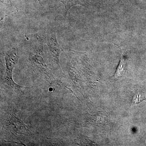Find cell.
<instances>
[{
    "label": "cell",
    "mask_w": 146,
    "mask_h": 146,
    "mask_svg": "<svg viewBox=\"0 0 146 146\" xmlns=\"http://www.w3.org/2000/svg\"><path fill=\"white\" fill-rule=\"evenodd\" d=\"M146 100V98L143 94H138L132 100V105H136L140 103L143 101Z\"/></svg>",
    "instance_id": "cell-7"
},
{
    "label": "cell",
    "mask_w": 146,
    "mask_h": 146,
    "mask_svg": "<svg viewBox=\"0 0 146 146\" xmlns=\"http://www.w3.org/2000/svg\"><path fill=\"white\" fill-rule=\"evenodd\" d=\"M42 50L37 49L36 50L31 52L29 55L30 60L32 65L37 69L41 74L44 76V78L52 84H58V82L56 80L54 76L51 71L49 69L42 56Z\"/></svg>",
    "instance_id": "cell-3"
},
{
    "label": "cell",
    "mask_w": 146,
    "mask_h": 146,
    "mask_svg": "<svg viewBox=\"0 0 146 146\" xmlns=\"http://www.w3.org/2000/svg\"><path fill=\"white\" fill-rule=\"evenodd\" d=\"M65 6V17L67 16L69 10L74 6L81 5L80 0H60Z\"/></svg>",
    "instance_id": "cell-6"
},
{
    "label": "cell",
    "mask_w": 146,
    "mask_h": 146,
    "mask_svg": "<svg viewBox=\"0 0 146 146\" xmlns=\"http://www.w3.org/2000/svg\"><path fill=\"white\" fill-rule=\"evenodd\" d=\"M5 60V71L3 78L4 82L16 93H23L29 87L21 86L15 83L12 78V72L19 58V53L18 49L11 48L7 50L4 53Z\"/></svg>",
    "instance_id": "cell-1"
},
{
    "label": "cell",
    "mask_w": 146,
    "mask_h": 146,
    "mask_svg": "<svg viewBox=\"0 0 146 146\" xmlns=\"http://www.w3.org/2000/svg\"><path fill=\"white\" fill-rule=\"evenodd\" d=\"M127 69V62L126 59L122 54L120 57V60L114 76L116 78L119 79L125 73Z\"/></svg>",
    "instance_id": "cell-5"
},
{
    "label": "cell",
    "mask_w": 146,
    "mask_h": 146,
    "mask_svg": "<svg viewBox=\"0 0 146 146\" xmlns=\"http://www.w3.org/2000/svg\"><path fill=\"white\" fill-rule=\"evenodd\" d=\"M34 35L37 40L41 42H45L46 44L54 63L57 66L58 69L62 74L63 72L60 68L59 61L60 54L62 52V49L58 42L55 31L54 30H49L43 34L38 33Z\"/></svg>",
    "instance_id": "cell-2"
},
{
    "label": "cell",
    "mask_w": 146,
    "mask_h": 146,
    "mask_svg": "<svg viewBox=\"0 0 146 146\" xmlns=\"http://www.w3.org/2000/svg\"><path fill=\"white\" fill-rule=\"evenodd\" d=\"M7 129L14 135L28 136L30 134L27 126L15 114H10L6 119Z\"/></svg>",
    "instance_id": "cell-4"
}]
</instances>
